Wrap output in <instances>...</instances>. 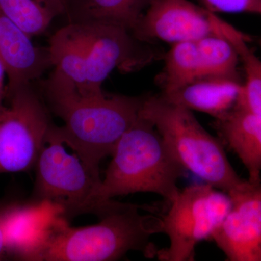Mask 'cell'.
Wrapping results in <instances>:
<instances>
[{"label": "cell", "mask_w": 261, "mask_h": 261, "mask_svg": "<svg viewBox=\"0 0 261 261\" xmlns=\"http://www.w3.org/2000/svg\"><path fill=\"white\" fill-rule=\"evenodd\" d=\"M215 13L189 0H152L133 35L141 42L169 43L196 41L218 35Z\"/></svg>", "instance_id": "obj_9"}, {"label": "cell", "mask_w": 261, "mask_h": 261, "mask_svg": "<svg viewBox=\"0 0 261 261\" xmlns=\"http://www.w3.org/2000/svg\"><path fill=\"white\" fill-rule=\"evenodd\" d=\"M0 61L8 77L6 90L33 84L53 67L49 48L36 46L32 37L1 8Z\"/></svg>", "instance_id": "obj_11"}, {"label": "cell", "mask_w": 261, "mask_h": 261, "mask_svg": "<svg viewBox=\"0 0 261 261\" xmlns=\"http://www.w3.org/2000/svg\"><path fill=\"white\" fill-rule=\"evenodd\" d=\"M54 210H55V209H54ZM56 210H58V209H56ZM49 213H50V212H49ZM46 216H47V215H46ZM39 223H38V224H39ZM30 234H31V233H30ZM18 255H19V254H18Z\"/></svg>", "instance_id": "obj_25"}, {"label": "cell", "mask_w": 261, "mask_h": 261, "mask_svg": "<svg viewBox=\"0 0 261 261\" xmlns=\"http://www.w3.org/2000/svg\"><path fill=\"white\" fill-rule=\"evenodd\" d=\"M58 1H59L60 3H61V5H63H63H64L65 0H58Z\"/></svg>", "instance_id": "obj_23"}, {"label": "cell", "mask_w": 261, "mask_h": 261, "mask_svg": "<svg viewBox=\"0 0 261 261\" xmlns=\"http://www.w3.org/2000/svg\"><path fill=\"white\" fill-rule=\"evenodd\" d=\"M101 185L103 200L151 192L171 204L180 191L177 182L187 171L168 149L151 122L140 116L121 137Z\"/></svg>", "instance_id": "obj_3"}, {"label": "cell", "mask_w": 261, "mask_h": 261, "mask_svg": "<svg viewBox=\"0 0 261 261\" xmlns=\"http://www.w3.org/2000/svg\"><path fill=\"white\" fill-rule=\"evenodd\" d=\"M202 7L215 13L261 15V0H200Z\"/></svg>", "instance_id": "obj_21"}, {"label": "cell", "mask_w": 261, "mask_h": 261, "mask_svg": "<svg viewBox=\"0 0 261 261\" xmlns=\"http://www.w3.org/2000/svg\"><path fill=\"white\" fill-rule=\"evenodd\" d=\"M231 207L226 192L208 184L180 191L162 218V233L170 240L168 248L157 252L160 260H193L196 245L211 236Z\"/></svg>", "instance_id": "obj_7"}, {"label": "cell", "mask_w": 261, "mask_h": 261, "mask_svg": "<svg viewBox=\"0 0 261 261\" xmlns=\"http://www.w3.org/2000/svg\"><path fill=\"white\" fill-rule=\"evenodd\" d=\"M25 203L12 197L0 200V260L10 258L15 226Z\"/></svg>", "instance_id": "obj_20"}, {"label": "cell", "mask_w": 261, "mask_h": 261, "mask_svg": "<svg viewBox=\"0 0 261 261\" xmlns=\"http://www.w3.org/2000/svg\"><path fill=\"white\" fill-rule=\"evenodd\" d=\"M5 76H7L6 70L0 61V109L5 105V93H6V86L5 84Z\"/></svg>", "instance_id": "obj_22"}, {"label": "cell", "mask_w": 261, "mask_h": 261, "mask_svg": "<svg viewBox=\"0 0 261 261\" xmlns=\"http://www.w3.org/2000/svg\"><path fill=\"white\" fill-rule=\"evenodd\" d=\"M260 44H261V41H260Z\"/></svg>", "instance_id": "obj_26"}, {"label": "cell", "mask_w": 261, "mask_h": 261, "mask_svg": "<svg viewBox=\"0 0 261 261\" xmlns=\"http://www.w3.org/2000/svg\"><path fill=\"white\" fill-rule=\"evenodd\" d=\"M55 210H56V209H55ZM53 211H54V210H53ZM57 211H58V210H57ZM51 212H50V213H51ZM60 212H61V211H60ZM48 214H47V215H48ZM44 217H45V216H44ZM44 218H43V219H44ZM42 220H41V221H42ZM40 221H39V222H40ZM36 226H35V227H36ZM35 227H34V228H35ZM29 236H30V235H29ZM25 242H27V241H25ZM24 244H25V243H24ZM21 249H22V248H21ZM19 254H20V252H19ZM18 256H19V255H18Z\"/></svg>", "instance_id": "obj_24"}, {"label": "cell", "mask_w": 261, "mask_h": 261, "mask_svg": "<svg viewBox=\"0 0 261 261\" xmlns=\"http://www.w3.org/2000/svg\"><path fill=\"white\" fill-rule=\"evenodd\" d=\"M243 83L228 78L201 79L161 97L190 111H198L221 119L238 105Z\"/></svg>", "instance_id": "obj_13"}, {"label": "cell", "mask_w": 261, "mask_h": 261, "mask_svg": "<svg viewBox=\"0 0 261 261\" xmlns=\"http://www.w3.org/2000/svg\"><path fill=\"white\" fill-rule=\"evenodd\" d=\"M41 94L49 111L63 122L58 132L65 145L99 171L102 160L112 155L121 137L140 118L145 98L87 97L55 68L43 82Z\"/></svg>", "instance_id": "obj_2"}, {"label": "cell", "mask_w": 261, "mask_h": 261, "mask_svg": "<svg viewBox=\"0 0 261 261\" xmlns=\"http://www.w3.org/2000/svg\"><path fill=\"white\" fill-rule=\"evenodd\" d=\"M152 0H65L68 24L78 27L116 25L133 33Z\"/></svg>", "instance_id": "obj_12"}, {"label": "cell", "mask_w": 261, "mask_h": 261, "mask_svg": "<svg viewBox=\"0 0 261 261\" xmlns=\"http://www.w3.org/2000/svg\"><path fill=\"white\" fill-rule=\"evenodd\" d=\"M142 206L115 202L99 216L97 224L72 227L68 219L55 211L33 231L19 260L33 261H112L130 251L157 255L149 239L162 233V219L139 212Z\"/></svg>", "instance_id": "obj_1"}, {"label": "cell", "mask_w": 261, "mask_h": 261, "mask_svg": "<svg viewBox=\"0 0 261 261\" xmlns=\"http://www.w3.org/2000/svg\"><path fill=\"white\" fill-rule=\"evenodd\" d=\"M53 123L34 168L36 178L31 200L48 202L65 219L84 214L101 216L116 201L103 200L99 170L91 167L74 152L70 154Z\"/></svg>", "instance_id": "obj_5"}, {"label": "cell", "mask_w": 261, "mask_h": 261, "mask_svg": "<svg viewBox=\"0 0 261 261\" xmlns=\"http://www.w3.org/2000/svg\"><path fill=\"white\" fill-rule=\"evenodd\" d=\"M218 34L231 43L243 63L245 80L237 106L261 117V59L248 47L247 37L231 24L215 17Z\"/></svg>", "instance_id": "obj_16"}, {"label": "cell", "mask_w": 261, "mask_h": 261, "mask_svg": "<svg viewBox=\"0 0 261 261\" xmlns=\"http://www.w3.org/2000/svg\"><path fill=\"white\" fill-rule=\"evenodd\" d=\"M0 8L32 37L45 32L63 14L58 0H0Z\"/></svg>", "instance_id": "obj_18"}, {"label": "cell", "mask_w": 261, "mask_h": 261, "mask_svg": "<svg viewBox=\"0 0 261 261\" xmlns=\"http://www.w3.org/2000/svg\"><path fill=\"white\" fill-rule=\"evenodd\" d=\"M33 84L6 90L0 109V174L34 168L53 123Z\"/></svg>", "instance_id": "obj_6"}, {"label": "cell", "mask_w": 261, "mask_h": 261, "mask_svg": "<svg viewBox=\"0 0 261 261\" xmlns=\"http://www.w3.org/2000/svg\"><path fill=\"white\" fill-rule=\"evenodd\" d=\"M201 78L197 40L172 44L165 57L164 68L160 77L162 94L171 93Z\"/></svg>", "instance_id": "obj_17"}, {"label": "cell", "mask_w": 261, "mask_h": 261, "mask_svg": "<svg viewBox=\"0 0 261 261\" xmlns=\"http://www.w3.org/2000/svg\"><path fill=\"white\" fill-rule=\"evenodd\" d=\"M231 207L211 236L228 260L261 261V182L229 196Z\"/></svg>", "instance_id": "obj_10"}, {"label": "cell", "mask_w": 261, "mask_h": 261, "mask_svg": "<svg viewBox=\"0 0 261 261\" xmlns=\"http://www.w3.org/2000/svg\"><path fill=\"white\" fill-rule=\"evenodd\" d=\"M216 128L221 142L231 149L248 171V181L261 182V117L236 106Z\"/></svg>", "instance_id": "obj_14"}, {"label": "cell", "mask_w": 261, "mask_h": 261, "mask_svg": "<svg viewBox=\"0 0 261 261\" xmlns=\"http://www.w3.org/2000/svg\"><path fill=\"white\" fill-rule=\"evenodd\" d=\"M200 54L202 78L240 80L238 51L226 38L211 35L197 40Z\"/></svg>", "instance_id": "obj_19"}, {"label": "cell", "mask_w": 261, "mask_h": 261, "mask_svg": "<svg viewBox=\"0 0 261 261\" xmlns=\"http://www.w3.org/2000/svg\"><path fill=\"white\" fill-rule=\"evenodd\" d=\"M81 27L85 29L89 39L87 84L82 95H103L102 84L113 70H132L151 61V53L126 29L116 25Z\"/></svg>", "instance_id": "obj_8"}, {"label": "cell", "mask_w": 261, "mask_h": 261, "mask_svg": "<svg viewBox=\"0 0 261 261\" xmlns=\"http://www.w3.org/2000/svg\"><path fill=\"white\" fill-rule=\"evenodd\" d=\"M140 116L151 122L182 166L228 196L247 183L228 161L224 144L209 134L192 111L161 96L144 98Z\"/></svg>", "instance_id": "obj_4"}, {"label": "cell", "mask_w": 261, "mask_h": 261, "mask_svg": "<svg viewBox=\"0 0 261 261\" xmlns=\"http://www.w3.org/2000/svg\"><path fill=\"white\" fill-rule=\"evenodd\" d=\"M89 39L83 27L67 24L49 39V48L54 68L73 82L81 94L87 84Z\"/></svg>", "instance_id": "obj_15"}]
</instances>
